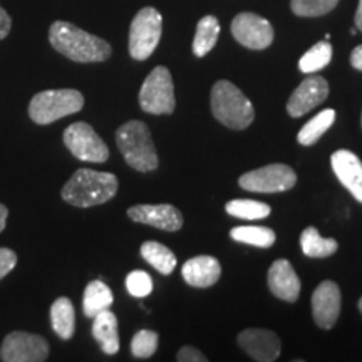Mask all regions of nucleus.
I'll return each mask as SVG.
<instances>
[{
    "instance_id": "obj_22",
    "label": "nucleus",
    "mask_w": 362,
    "mask_h": 362,
    "mask_svg": "<svg viewBox=\"0 0 362 362\" xmlns=\"http://www.w3.org/2000/svg\"><path fill=\"white\" fill-rule=\"evenodd\" d=\"M300 247L305 257L310 259H325L337 252L339 243L336 238H324L317 232L315 226H307L300 235Z\"/></svg>"
},
{
    "instance_id": "obj_28",
    "label": "nucleus",
    "mask_w": 362,
    "mask_h": 362,
    "mask_svg": "<svg viewBox=\"0 0 362 362\" xmlns=\"http://www.w3.org/2000/svg\"><path fill=\"white\" fill-rule=\"evenodd\" d=\"M226 214L240 220H262L270 215L272 208L257 200H232L226 203Z\"/></svg>"
},
{
    "instance_id": "obj_20",
    "label": "nucleus",
    "mask_w": 362,
    "mask_h": 362,
    "mask_svg": "<svg viewBox=\"0 0 362 362\" xmlns=\"http://www.w3.org/2000/svg\"><path fill=\"white\" fill-rule=\"evenodd\" d=\"M51 324L62 341H69L76 332V310L71 298L59 297L51 305Z\"/></svg>"
},
{
    "instance_id": "obj_31",
    "label": "nucleus",
    "mask_w": 362,
    "mask_h": 362,
    "mask_svg": "<svg viewBox=\"0 0 362 362\" xmlns=\"http://www.w3.org/2000/svg\"><path fill=\"white\" fill-rule=\"evenodd\" d=\"M126 288L133 297L143 298L153 292V279L144 270H133L126 277Z\"/></svg>"
},
{
    "instance_id": "obj_12",
    "label": "nucleus",
    "mask_w": 362,
    "mask_h": 362,
    "mask_svg": "<svg viewBox=\"0 0 362 362\" xmlns=\"http://www.w3.org/2000/svg\"><path fill=\"white\" fill-rule=\"evenodd\" d=\"M312 315L320 329L330 330L341 314V288L332 280H324L317 285L310 298Z\"/></svg>"
},
{
    "instance_id": "obj_21",
    "label": "nucleus",
    "mask_w": 362,
    "mask_h": 362,
    "mask_svg": "<svg viewBox=\"0 0 362 362\" xmlns=\"http://www.w3.org/2000/svg\"><path fill=\"white\" fill-rule=\"evenodd\" d=\"M112 302H115V296H112L111 288L103 280H93L84 288L83 310L84 315L89 317V319H93L99 312L111 309Z\"/></svg>"
},
{
    "instance_id": "obj_15",
    "label": "nucleus",
    "mask_w": 362,
    "mask_h": 362,
    "mask_svg": "<svg viewBox=\"0 0 362 362\" xmlns=\"http://www.w3.org/2000/svg\"><path fill=\"white\" fill-rule=\"evenodd\" d=\"M128 216L136 223L155 226L165 232H178L183 226V215L173 205H134L128 208Z\"/></svg>"
},
{
    "instance_id": "obj_10",
    "label": "nucleus",
    "mask_w": 362,
    "mask_h": 362,
    "mask_svg": "<svg viewBox=\"0 0 362 362\" xmlns=\"http://www.w3.org/2000/svg\"><path fill=\"white\" fill-rule=\"evenodd\" d=\"M49 352L51 347L45 337L24 330H13L4 339L0 359L4 362H44L47 361Z\"/></svg>"
},
{
    "instance_id": "obj_35",
    "label": "nucleus",
    "mask_w": 362,
    "mask_h": 362,
    "mask_svg": "<svg viewBox=\"0 0 362 362\" xmlns=\"http://www.w3.org/2000/svg\"><path fill=\"white\" fill-rule=\"evenodd\" d=\"M351 66L362 72V45H357L354 51L351 52Z\"/></svg>"
},
{
    "instance_id": "obj_34",
    "label": "nucleus",
    "mask_w": 362,
    "mask_h": 362,
    "mask_svg": "<svg viewBox=\"0 0 362 362\" xmlns=\"http://www.w3.org/2000/svg\"><path fill=\"white\" fill-rule=\"evenodd\" d=\"M12 29V17L8 16L6 8L0 6V40L6 39L11 34Z\"/></svg>"
},
{
    "instance_id": "obj_39",
    "label": "nucleus",
    "mask_w": 362,
    "mask_h": 362,
    "mask_svg": "<svg viewBox=\"0 0 362 362\" xmlns=\"http://www.w3.org/2000/svg\"><path fill=\"white\" fill-rule=\"evenodd\" d=\"M361 124H362V117H361Z\"/></svg>"
},
{
    "instance_id": "obj_27",
    "label": "nucleus",
    "mask_w": 362,
    "mask_h": 362,
    "mask_svg": "<svg viewBox=\"0 0 362 362\" xmlns=\"http://www.w3.org/2000/svg\"><path fill=\"white\" fill-rule=\"evenodd\" d=\"M330 59H332V45L327 40L315 44L314 47H310L304 56L298 61V69L305 74H314V72L324 69L329 66Z\"/></svg>"
},
{
    "instance_id": "obj_13",
    "label": "nucleus",
    "mask_w": 362,
    "mask_h": 362,
    "mask_svg": "<svg viewBox=\"0 0 362 362\" xmlns=\"http://www.w3.org/2000/svg\"><path fill=\"white\" fill-rule=\"evenodd\" d=\"M329 96V83L322 76H309L298 84L288 98L287 112L292 117H300L322 104Z\"/></svg>"
},
{
    "instance_id": "obj_38",
    "label": "nucleus",
    "mask_w": 362,
    "mask_h": 362,
    "mask_svg": "<svg viewBox=\"0 0 362 362\" xmlns=\"http://www.w3.org/2000/svg\"><path fill=\"white\" fill-rule=\"evenodd\" d=\"M359 312L362 314V297H361V300H359Z\"/></svg>"
},
{
    "instance_id": "obj_18",
    "label": "nucleus",
    "mask_w": 362,
    "mask_h": 362,
    "mask_svg": "<svg viewBox=\"0 0 362 362\" xmlns=\"http://www.w3.org/2000/svg\"><path fill=\"white\" fill-rule=\"evenodd\" d=\"M185 282L197 288H208L218 282L221 275L220 262L215 257L200 255L185 262L181 269Z\"/></svg>"
},
{
    "instance_id": "obj_3",
    "label": "nucleus",
    "mask_w": 362,
    "mask_h": 362,
    "mask_svg": "<svg viewBox=\"0 0 362 362\" xmlns=\"http://www.w3.org/2000/svg\"><path fill=\"white\" fill-rule=\"evenodd\" d=\"M116 144L131 168L148 173L158 168L160 160L146 123L133 119L116 131Z\"/></svg>"
},
{
    "instance_id": "obj_24",
    "label": "nucleus",
    "mask_w": 362,
    "mask_h": 362,
    "mask_svg": "<svg viewBox=\"0 0 362 362\" xmlns=\"http://www.w3.org/2000/svg\"><path fill=\"white\" fill-rule=\"evenodd\" d=\"M141 257L163 275H170L176 267L175 253L160 242H151V240L144 242L141 245Z\"/></svg>"
},
{
    "instance_id": "obj_17",
    "label": "nucleus",
    "mask_w": 362,
    "mask_h": 362,
    "mask_svg": "<svg viewBox=\"0 0 362 362\" xmlns=\"http://www.w3.org/2000/svg\"><path fill=\"white\" fill-rule=\"evenodd\" d=\"M269 282L270 292L280 300L285 302H296L300 293V279L293 270L292 264L288 260L280 259L275 260L269 269Z\"/></svg>"
},
{
    "instance_id": "obj_26",
    "label": "nucleus",
    "mask_w": 362,
    "mask_h": 362,
    "mask_svg": "<svg viewBox=\"0 0 362 362\" xmlns=\"http://www.w3.org/2000/svg\"><path fill=\"white\" fill-rule=\"evenodd\" d=\"M235 242L257 248H270L275 243V232L267 226H235L230 232Z\"/></svg>"
},
{
    "instance_id": "obj_36",
    "label": "nucleus",
    "mask_w": 362,
    "mask_h": 362,
    "mask_svg": "<svg viewBox=\"0 0 362 362\" xmlns=\"http://www.w3.org/2000/svg\"><path fill=\"white\" fill-rule=\"evenodd\" d=\"M7 218H8V208L4 205V203H0V233L6 230Z\"/></svg>"
},
{
    "instance_id": "obj_29",
    "label": "nucleus",
    "mask_w": 362,
    "mask_h": 362,
    "mask_svg": "<svg viewBox=\"0 0 362 362\" xmlns=\"http://www.w3.org/2000/svg\"><path fill=\"white\" fill-rule=\"evenodd\" d=\"M339 0H291L292 12L298 17H320L332 12Z\"/></svg>"
},
{
    "instance_id": "obj_14",
    "label": "nucleus",
    "mask_w": 362,
    "mask_h": 362,
    "mask_svg": "<svg viewBox=\"0 0 362 362\" xmlns=\"http://www.w3.org/2000/svg\"><path fill=\"white\" fill-rule=\"evenodd\" d=\"M237 342L253 361L259 362L277 361L282 351L277 334L267 329H245L238 334Z\"/></svg>"
},
{
    "instance_id": "obj_32",
    "label": "nucleus",
    "mask_w": 362,
    "mask_h": 362,
    "mask_svg": "<svg viewBox=\"0 0 362 362\" xmlns=\"http://www.w3.org/2000/svg\"><path fill=\"white\" fill-rule=\"evenodd\" d=\"M17 265V253L12 248L0 247V280L6 279Z\"/></svg>"
},
{
    "instance_id": "obj_11",
    "label": "nucleus",
    "mask_w": 362,
    "mask_h": 362,
    "mask_svg": "<svg viewBox=\"0 0 362 362\" xmlns=\"http://www.w3.org/2000/svg\"><path fill=\"white\" fill-rule=\"evenodd\" d=\"M232 35L243 47L264 51L274 42V27L264 17L252 12H242L232 21Z\"/></svg>"
},
{
    "instance_id": "obj_6",
    "label": "nucleus",
    "mask_w": 362,
    "mask_h": 362,
    "mask_svg": "<svg viewBox=\"0 0 362 362\" xmlns=\"http://www.w3.org/2000/svg\"><path fill=\"white\" fill-rule=\"evenodd\" d=\"M139 106L148 115L156 116L175 111V84L168 67L158 66L149 72L139 90Z\"/></svg>"
},
{
    "instance_id": "obj_23",
    "label": "nucleus",
    "mask_w": 362,
    "mask_h": 362,
    "mask_svg": "<svg viewBox=\"0 0 362 362\" xmlns=\"http://www.w3.org/2000/svg\"><path fill=\"white\" fill-rule=\"evenodd\" d=\"M220 35L218 19L214 16H205L197 25V34L193 39V54L197 57H205L215 47Z\"/></svg>"
},
{
    "instance_id": "obj_19",
    "label": "nucleus",
    "mask_w": 362,
    "mask_h": 362,
    "mask_svg": "<svg viewBox=\"0 0 362 362\" xmlns=\"http://www.w3.org/2000/svg\"><path fill=\"white\" fill-rule=\"evenodd\" d=\"M93 336L104 354L115 356L119 351V330H117V317L110 309L99 312L93 317Z\"/></svg>"
},
{
    "instance_id": "obj_37",
    "label": "nucleus",
    "mask_w": 362,
    "mask_h": 362,
    "mask_svg": "<svg viewBox=\"0 0 362 362\" xmlns=\"http://www.w3.org/2000/svg\"><path fill=\"white\" fill-rule=\"evenodd\" d=\"M354 21H356V27L362 33V0H359V7H357Z\"/></svg>"
},
{
    "instance_id": "obj_9",
    "label": "nucleus",
    "mask_w": 362,
    "mask_h": 362,
    "mask_svg": "<svg viewBox=\"0 0 362 362\" xmlns=\"http://www.w3.org/2000/svg\"><path fill=\"white\" fill-rule=\"evenodd\" d=\"M297 173L282 163L262 166L242 175L238 185L252 193H282L296 187Z\"/></svg>"
},
{
    "instance_id": "obj_25",
    "label": "nucleus",
    "mask_w": 362,
    "mask_h": 362,
    "mask_svg": "<svg viewBox=\"0 0 362 362\" xmlns=\"http://www.w3.org/2000/svg\"><path fill=\"white\" fill-rule=\"evenodd\" d=\"M334 121H336V111L334 110H325L319 112L315 117H312L304 128L298 131L297 141L302 146H312V144H315L327 133V129L334 124Z\"/></svg>"
},
{
    "instance_id": "obj_16",
    "label": "nucleus",
    "mask_w": 362,
    "mask_h": 362,
    "mask_svg": "<svg viewBox=\"0 0 362 362\" xmlns=\"http://www.w3.org/2000/svg\"><path fill=\"white\" fill-rule=\"evenodd\" d=\"M330 165L337 180L357 202L362 203V161L359 156L349 149H339L330 156Z\"/></svg>"
},
{
    "instance_id": "obj_8",
    "label": "nucleus",
    "mask_w": 362,
    "mask_h": 362,
    "mask_svg": "<svg viewBox=\"0 0 362 362\" xmlns=\"http://www.w3.org/2000/svg\"><path fill=\"white\" fill-rule=\"evenodd\" d=\"M66 148L71 155L86 163H104L110 160V148L88 123H72L64 131Z\"/></svg>"
},
{
    "instance_id": "obj_1",
    "label": "nucleus",
    "mask_w": 362,
    "mask_h": 362,
    "mask_svg": "<svg viewBox=\"0 0 362 362\" xmlns=\"http://www.w3.org/2000/svg\"><path fill=\"white\" fill-rule=\"evenodd\" d=\"M49 42L59 54L74 62H104L111 57V44L66 21H56L49 29Z\"/></svg>"
},
{
    "instance_id": "obj_7",
    "label": "nucleus",
    "mask_w": 362,
    "mask_h": 362,
    "mask_svg": "<svg viewBox=\"0 0 362 362\" xmlns=\"http://www.w3.org/2000/svg\"><path fill=\"white\" fill-rule=\"evenodd\" d=\"M163 17L155 7H144L134 16L129 27V56L146 61L161 39Z\"/></svg>"
},
{
    "instance_id": "obj_2",
    "label": "nucleus",
    "mask_w": 362,
    "mask_h": 362,
    "mask_svg": "<svg viewBox=\"0 0 362 362\" xmlns=\"http://www.w3.org/2000/svg\"><path fill=\"white\" fill-rule=\"evenodd\" d=\"M117 187L119 183L116 175L81 168L64 185L61 197L72 206L90 208L112 200L117 193Z\"/></svg>"
},
{
    "instance_id": "obj_33",
    "label": "nucleus",
    "mask_w": 362,
    "mask_h": 362,
    "mask_svg": "<svg viewBox=\"0 0 362 362\" xmlns=\"http://www.w3.org/2000/svg\"><path fill=\"white\" fill-rule=\"evenodd\" d=\"M176 361L180 362H206V356L202 351H198L197 347L185 346L181 347L176 354Z\"/></svg>"
},
{
    "instance_id": "obj_4",
    "label": "nucleus",
    "mask_w": 362,
    "mask_h": 362,
    "mask_svg": "<svg viewBox=\"0 0 362 362\" xmlns=\"http://www.w3.org/2000/svg\"><path fill=\"white\" fill-rule=\"evenodd\" d=\"M211 112L221 124L232 129L248 128L255 117L253 104L230 81H218L211 88Z\"/></svg>"
},
{
    "instance_id": "obj_5",
    "label": "nucleus",
    "mask_w": 362,
    "mask_h": 362,
    "mask_svg": "<svg viewBox=\"0 0 362 362\" xmlns=\"http://www.w3.org/2000/svg\"><path fill=\"white\" fill-rule=\"evenodd\" d=\"M84 107V96L78 89L40 90L29 103V117L39 126H47L76 115Z\"/></svg>"
},
{
    "instance_id": "obj_30",
    "label": "nucleus",
    "mask_w": 362,
    "mask_h": 362,
    "mask_svg": "<svg viewBox=\"0 0 362 362\" xmlns=\"http://www.w3.org/2000/svg\"><path fill=\"white\" fill-rule=\"evenodd\" d=\"M158 341H160V337L153 330H138L134 334L133 341H131V352L138 359H148V357H151L156 352Z\"/></svg>"
}]
</instances>
